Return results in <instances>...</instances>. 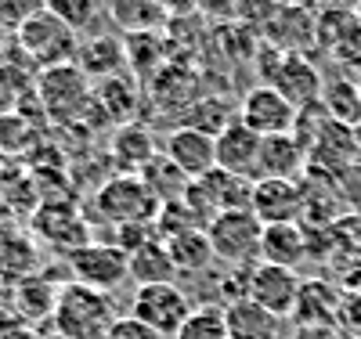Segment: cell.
I'll list each match as a JSON object with an SVG mask.
<instances>
[{"instance_id": "obj_1", "label": "cell", "mask_w": 361, "mask_h": 339, "mask_svg": "<svg viewBox=\"0 0 361 339\" xmlns=\"http://www.w3.org/2000/svg\"><path fill=\"white\" fill-rule=\"evenodd\" d=\"M54 335L58 339H105L109 325L116 321V311L105 292H94L87 285L69 282L54 296Z\"/></svg>"}, {"instance_id": "obj_2", "label": "cell", "mask_w": 361, "mask_h": 339, "mask_svg": "<svg viewBox=\"0 0 361 339\" xmlns=\"http://www.w3.org/2000/svg\"><path fill=\"white\" fill-rule=\"evenodd\" d=\"M206 238L214 245V257L221 267L250 271L260 264V245H264V224L257 221L253 209H235L206 228Z\"/></svg>"}, {"instance_id": "obj_3", "label": "cell", "mask_w": 361, "mask_h": 339, "mask_svg": "<svg viewBox=\"0 0 361 339\" xmlns=\"http://www.w3.org/2000/svg\"><path fill=\"white\" fill-rule=\"evenodd\" d=\"M90 206H94L102 221H109V228L156 224V213H159V202L152 199V192L141 184V177H130V173H116L102 180Z\"/></svg>"}, {"instance_id": "obj_4", "label": "cell", "mask_w": 361, "mask_h": 339, "mask_svg": "<svg viewBox=\"0 0 361 339\" xmlns=\"http://www.w3.org/2000/svg\"><path fill=\"white\" fill-rule=\"evenodd\" d=\"M18 47H22L25 58H33L40 69H54V66L76 61L80 33L73 25H66L54 11H40L37 18H29L18 29Z\"/></svg>"}, {"instance_id": "obj_5", "label": "cell", "mask_w": 361, "mask_h": 339, "mask_svg": "<svg viewBox=\"0 0 361 339\" xmlns=\"http://www.w3.org/2000/svg\"><path fill=\"white\" fill-rule=\"evenodd\" d=\"M195 311V303L188 300V292L177 282L166 285H141L130 300V314L137 321H145L152 332H159L163 339H173L180 332V325L188 321V314Z\"/></svg>"}, {"instance_id": "obj_6", "label": "cell", "mask_w": 361, "mask_h": 339, "mask_svg": "<svg viewBox=\"0 0 361 339\" xmlns=\"http://www.w3.org/2000/svg\"><path fill=\"white\" fill-rule=\"evenodd\" d=\"M69 274L76 285L109 296L130 278V267H127V253L116 249L112 242H87L76 253H69Z\"/></svg>"}, {"instance_id": "obj_7", "label": "cell", "mask_w": 361, "mask_h": 339, "mask_svg": "<svg viewBox=\"0 0 361 339\" xmlns=\"http://www.w3.org/2000/svg\"><path fill=\"white\" fill-rule=\"evenodd\" d=\"M300 109L293 101H286L271 83H257L250 87L243 101H238V119L260 137H279V134H293Z\"/></svg>"}, {"instance_id": "obj_8", "label": "cell", "mask_w": 361, "mask_h": 339, "mask_svg": "<svg viewBox=\"0 0 361 339\" xmlns=\"http://www.w3.org/2000/svg\"><path fill=\"white\" fill-rule=\"evenodd\" d=\"M40 98L54 119H69L87 105H94V90H90V76L76 61H69V66L40 69Z\"/></svg>"}, {"instance_id": "obj_9", "label": "cell", "mask_w": 361, "mask_h": 339, "mask_svg": "<svg viewBox=\"0 0 361 339\" xmlns=\"http://www.w3.org/2000/svg\"><path fill=\"white\" fill-rule=\"evenodd\" d=\"M300 289H304V282L296 278V271H286L275 264H257L246 271V300H253L275 318L296 314Z\"/></svg>"}, {"instance_id": "obj_10", "label": "cell", "mask_w": 361, "mask_h": 339, "mask_svg": "<svg viewBox=\"0 0 361 339\" xmlns=\"http://www.w3.org/2000/svg\"><path fill=\"white\" fill-rule=\"evenodd\" d=\"M250 209L264 228L271 224H296L304 217V192L300 180H253V202Z\"/></svg>"}, {"instance_id": "obj_11", "label": "cell", "mask_w": 361, "mask_h": 339, "mask_svg": "<svg viewBox=\"0 0 361 339\" xmlns=\"http://www.w3.org/2000/svg\"><path fill=\"white\" fill-rule=\"evenodd\" d=\"M163 156L170 163H177L185 170V177L202 180L209 170H217V144L209 134L195 130V127H177L170 130V137L163 141Z\"/></svg>"}, {"instance_id": "obj_12", "label": "cell", "mask_w": 361, "mask_h": 339, "mask_svg": "<svg viewBox=\"0 0 361 339\" xmlns=\"http://www.w3.org/2000/svg\"><path fill=\"white\" fill-rule=\"evenodd\" d=\"M267 83L275 87L286 101H293L296 109L318 105V101H322V87H325L322 73L311 66L307 58H300V54H286L282 66L267 76Z\"/></svg>"}, {"instance_id": "obj_13", "label": "cell", "mask_w": 361, "mask_h": 339, "mask_svg": "<svg viewBox=\"0 0 361 339\" xmlns=\"http://www.w3.org/2000/svg\"><path fill=\"white\" fill-rule=\"evenodd\" d=\"M260 134H253L243 119L228 123V127L214 137L217 144V170L238 173L246 180H257V159H260Z\"/></svg>"}, {"instance_id": "obj_14", "label": "cell", "mask_w": 361, "mask_h": 339, "mask_svg": "<svg viewBox=\"0 0 361 339\" xmlns=\"http://www.w3.org/2000/svg\"><path fill=\"white\" fill-rule=\"evenodd\" d=\"M33 228L40 231V238H47L54 249H62L66 257L76 253L80 245H87V221H83V213L76 206H62V202H51L44 209H37V217H33Z\"/></svg>"}, {"instance_id": "obj_15", "label": "cell", "mask_w": 361, "mask_h": 339, "mask_svg": "<svg viewBox=\"0 0 361 339\" xmlns=\"http://www.w3.org/2000/svg\"><path fill=\"white\" fill-rule=\"evenodd\" d=\"M307 170V152L293 134L264 137L260 159H257V180H296Z\"/></svg>"}, {"instance_id": "obj_16", "label": "cell", "mask_w": 361, "mask_h": 339, "mask_svg": "<svg viewBox=\"0 0 361 339\" xmlns=\"http://www.w3.org/2000/svg\"><path fill=\"white\" fill-rule=\"evenodd\" d=\"M199 184V192L206 195V202L214 206V213H235V209H250L253 202V180L238 177V173H228V170H209Z\"/></svg>"}, {"instance_id": "obj_17", "label": "cell", "mask_w": 361, "mask_h": 339, "mask_svg": "<svg viewBox=\"0 0 361 339\" xmlns=\"http://www.w3.org/2000/svg\"><path fill=\"white\" fill-rule=\"evenodd\" d=\"M307 260V235L300 224H271L264 228V245H260V264H275L286 271H296Z\"/></svg>"}, {"instance_id": "obj_18", "label": "cell", "mask_w": 361, "mask_h": 339, "mask_svg": "<svg viewBox=\"0 0 361 339\" xmlns=\"http://www.w3.org/2000/svg\"><path fill=\"white\" fill-rule=\"evenodd\" d=\"M159 156V148H156V137L148 134L145 127H137V123H127V127H119L116 137H112V163L119 173H130L137 177L148 159Z\"/></svg>"}, {"instance_id": "obj_19", "label": "cell", "mask_w": 361, "mask_h": 339, "mask_svg": "<svg viewBox=\"0 0 361 339\" xmlns=\"http://www.w3.org/2000/svg\"><path fill=\"white\" fill-rule=\"evenodd\" d=\"M228 339H282V318L267 314L253 300H238L224 307Z\"/></svg>"}, {"instance_id": "obj_20", "label": "cell", "mask_w": 361, "mask_h": 339, "mask_svg": "<svg viewBox=\"0 0 361 339\" xmlns=\"http://www.w3.org/2000/svg\"><path fill=\"white\" fill-rule=\"evenodd\" d=\"M137 177H141L145 188L152 192V199H156L159 206H173V202H180V199H185V192L192 188V177H185V170H180L177 163H170L163 152L148 159V166H145Z\"/></svg>"}, {"instance_id": "obj_21", "label": "cell", "mask_w": 361, "mask_h": 339, "mask_svg": "<svg viewBox=\"0 0 361 339\" xmlns=\"http://www.w3.org/2000/svg\"><path fill=\"white\" fill-rule=\"evenodd\" d=\"M127 267H130V282L141 289V285H166L177 278V267L166 253V245L156 238V242H148L141 245V249H134L127 257Z\"/></svg>"}, {"instance_id": "obj_22", "label": "cell", "mask_w": 361, "mask_h": 339, "mask_svg": "<svg viewBox=\"0 0 361 339\" xmlns=\"http://www.w3.org/2000/svg\"><path fill=\"white\" fill-rule=\"evenodd\" d=\"M163 245H166V253H170L177 274H199V271H206V267H214V264H217L214 245H209L206 231H199V228L180 231V235L166 238Z\"/></svg>"}, {"instance_id": "obj_23", "label": "cell", "mask_w": 361, "mask_h": 339, "mask_svg": "<svg viewBox=\"0 0 361 339\" xmlns=\"http://www.w3.org/2000/svg\"><path fill=\"white\" fill-rule=\"evenodd\" d=\"M322 109L329 112V119L340 127H357L361 123V90L350 80H329L322 87Z\"/></svg>"}, {"instance_id": "obj_24", "label": "cell", "mask_w": 361, "mask_h": 339, "mask_svg": "<svg viewBox=\"0 0 361 339\" xmlns=\"http://www.w3.org/2000/svg\"><path fill=\"white\" fill-rule=\"evenodd\" d=\"M173 339H228V318L224 307L217 303H202L188 314V321L180 325V332Z\"/></svg>"}, {"instance_id": "obj_25", "label": "cell", "mask_w": 361, "mask_h": 339, "mask_svg": "<svg viewBox=\"0 0 361 339\" xmlns=\"http://www.w3.org/2000/svg\"><path fill=\"white\" fill-rule=\"evenodd\" d=\"M98 8H102V0H47V11H54L66 25H73L76 33L94 22Z\"/></svg>"}, {"instance_id": "obj_26", "label": "cell", "mask_w": 361, "mask_h": 339, "mask_svg": "<svg viewBox=\"0 0 361 339\" xmlns=\"http://www.w3.org/2000/svg\"><path fill=\"white\" fill-rule=\"evenodd\" d=\"M40 11H47V0H0V25L18 33V29L29 18H37Z\"/></svg>"}, {"instance_id": "obj_27", "label": "cell", "mask_w": 361, "mask_h": 339, "mask_svg": "<svg viewBox=\"0 0 361 339\" xmlns=\"http://www.w3.org/2000/svg\"><path fill=\"white\" fill-rule=\"evenodd\" d=\"M105 339H163V335L152 332L145 321H137L134 314H116V321L109 325Z\"/></svg>"}, {"instance_id": "obj_28", "label": "cell", "mask_w": 361, "mask_h": 339, "mask_svg": "<svg viewBox=\"0 0 361 339\" xmlns=\"http://www.w3.org/2000/svg\"><path fill=\"white\" fill-rule=\"evenodd\" d=\"M357 18H361V0H357Z\"/></svg>"}, {"instance_id": "obj_29", "label": "cell", "mask_w": 361, "mask_h": 339, "mask_svg": "<svg viewBox=\"0 0 361 339\" xmlns=\"http://www.w3.org/2000/svg\"><path fill=\"white\" fill-rule=\"evenodd\" d=\"M357 90H361V83H357Z\"/></svg>"}, {"instance_id": "obj_30", "label": "cell", "mask_w": 361, "mask_h": 339, "mask_svg": "<svg viewBox=\"0 0 361 339\" xmlns=\"http://www.w3.org/2000/svg\"><path fill=\"white\" fill-rule=\"evenodd\" d=\"M54 339H58V335H54Z\"/></svg>"}]
</instances>
